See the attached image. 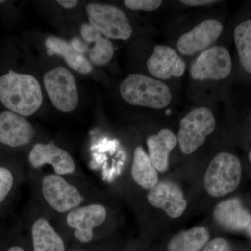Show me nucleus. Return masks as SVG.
<instances>
[{"instance_id": "1", "label": "nucleus", "mask_w": 251, "mask_h": 251, "mask_svg": "<svg viewBox=\"0 0 251 251\" xmlns=\"http://www.w3.org/2000/svg\"><path fill=\"white\" fill-rule=\"evenodd\" d=\"M0 101L10 111L30 116L42 104L40 84L32 75L9 70L0 77Z\"/></svg>"}, {"instance_id": "2", "label": "nucleus", "mask_w": 251, "mask_h": 251, "mask_svg": "<svg viewBox=\"0 0 251 251\" xmlns=\"http://www.w3.org/2000/svg\"><path fill=\"white\" fill-rule=\"evenodd\" d=\"M120 93L126 103L153 109L166 108L172 100L169 87L142 74H130L122 81Z\"/></svg>"}, {"instance_id": "3", "label": "nucleus", "mask_w": 251, "mask_h": 251, "mask_svg": "<svg viewBox=\"0 0 251 251\" xmlns=\"http://www.w3.org/2000/svg\"><path fill=\"white\" fill-rule=\"evenodd\" d=\"M242 179V166L232 153H220L209 165L204 175L206 192L213 197H222L237 189Z\"/></svg>"}, {"instance_id": "4", "label": "nucleus", "mask_w": 251, "mask_h": 251, "mask_svg": "<svg viewBox=\"0 0 251 251\" xmlns=\"http://www.w3.org/2000/svg\"><path fill=\"white\" fill-rule=\"evenodd\" d=\"M215 128V118L209 109L202 107L190 112L180 122L177 140L181 151L185 154L194 152Z\"/></svg>"}, {"instance_id": "5", "label": "nucleus", "mask_w": 251, "mask_h": 251, "mask_svg": "<svg viewBox=\"0 0 251 251\" xmlns=\"http://www.w3.org/2000/svg\"><path fill=\"white\" fill-rule=\"evenodd\" d=\"M86 12L91 25L107 39L127 40L131 36L133 29L126 15L116 6L92 3Z\"/></svg>"}, {"instance_id": "6", "label": "nucleus", "mask_w": 251, "mask_h": 251, "mask_svg": "<svg viewBox=\"0 0 251 251\" xmlns=\"http://www.w3.org/2000/svg\"><path fill=\"white\" fill-rule=\"evenodd\" d=\"M44 82L50 100L57 110L70 112L77 108L78 90L70 71L63 67L52 69L44 75Z\"/></svg>"}, {"instance_id": "7", "label": "nucleus", "mask_w": 251, "mask_h": 251, "mask_svg": "<svg viewBox=\"0 0 251 251\" xmlns=\"http://www.w3.org/2000/svg\"><path fill=\"white\" fill-rule=\"evenodd\" d=\"M41 192L47 204L61 214L74 210L84 201L83 196L75 186L56 174L44 176L41 181Z\"/></svg>"}, {"instance_id": "8", "label": "nucleus", "mask_w": 251, "mask_h": 251, "mask_svg": "<svg viewBox=\"0 0 251 251\" xmlns=\"http://www.w3.org/2000/svg\"><path fill=\"white\" fill-rule=\"evenodd\" d=\"M232 70V60L228 50L215 46L203 52L193 63L191 75L196 80H224Z\"/></svg>"}, {"instance_id": "9", "label": "nucleus", "mask_w": 251, "mask_h": 251, "mask_svg": "<svg viewBox=\"0 0 251 251\" xmlns=\"http://www.w3.org/2000/svg\"><path fill=\"white\" fill-rule=\"evenodd\" d=\"M106 216V209L102 204H87L69 211L67 224L74 229V235L79 242L88 243L93 239L94 229L105 222Z\"/></svg>"}, {"instance_id": "10", "label": "nucleus", "mask_w": 251, "mask_h": 251, "mask_svg": "<svg viewBox=\"0 0 251 251\" xmlns=\"http://www.w3.org/2000/svg\"><path fill=\"white\" fill-rule=\"evenodd\" d=\"M28 160L35 169L50 165L53 168L54 174L60 176L72 175L76 169L70 153L53 143L36 144L29 153Z\"/></svg>"}, {"instance_id": "11", "label": "nucleus", "mask_w": 251, "mask_h": 251, "mask_svg": "<svg viewBox=\"0 0 251 251\" xmlns=\"http://www.w3.org/2000/svg\"><path fill=\"white\" fill-rule=\"evenodd\" d=\"M223 30V25L217 20H205L179 38L177 49L184 55H193L214 44Z\"/></svg>"}, {"instance_id": "12", "label": "nucleus", "mask_w": 251, "mask_h": 251, "mask_svg": "<svg viewBox=\"0 0 251 251\" xmlns=\"http://www.w3.org/2000/svg\"><path fill=\"white\" fill-rule=\"evenodd\" d=\"M148 200L151 205L163 209L173 219L182 215L187 206L181 188L171 181L158 183L149 191Z\"/></svg>"}, {"instance_id": "13", "label": "nucleus", "mask_w": 251, "mask_h": 251, "mask_svg": "<svg viewBox=\"0 0 251 251\" xmlns=\"http://www.w3.org/2000/svg\"><path fill=\"white\" fill-rule=\"evenodd\" d=\"M34 128L24 117L14 112L0 113V143L11 148L24 146L30 143Z\"/></svg>"}, {"instance_id": "14", "label": "nucleus", "mask_w": 251, "mask_h": 251, "mask_svg": "<svg viewBox=\"0 0 251 251\" xmlns=\"http://www.w3.org/2000/svg\"><path fill=\"white\" fill-rule=\"evenodd\" d=\"M147 67L153 76L168 80L172 77H181L186 70V63L172 48L158 45L148 59Z\"/></svg>"}, {"instance_id": "15", "label": "nucleus", "mask_w": 251, "mask_h": 251, "mask_svg": "<svg viewBox=\"0 0 251 251\" xmlns=\"http://www.w3.org/2000/svg\"><path fill=\"white\" fill-rule=\"evenodd\" d=\"M218 224L231 230H242L251 224V215L239 200H227L220 202L214 210Z\"/></svg>"}, {"instance_id": "16", "label": "nucleus", "mask_w": 251, "mask_h": 251, "mask_svg": "<svg viewBox=\"0 0 251 251\" xmlns=\"http://www.w3.org/2000/svg\"><path fill=\"white\" fill-rule=\"evenodd\" d=\"M80 34L85 44L92 45L87 52L92 64L103 66L110 62L114 55V48L108 39L102 35L90 23L82 25Z\"/></svg>"}, {"instance_id": "17", "label": "nucleus", "mask_w": 251, "mask_h": 251, "mask_svg": "<svg viewBox=\"0 0 251 251\" xmlns=\"http://www.w3.org/2000/svg\"><path fill=\"white\" fill-rule=\"evenodd\" d=\"M47 54L49 56L59 55L63 57L74 70L87 74L92 72V67L83 54L77 52L73 47L71 42L57 37L49 36L45 42Z\"/></svg>"}, {"instance_id": "18", "label": "nucleus", "mask_w": 251, "mask_h": 251, "mask_svg": "<svg viewBox=\"0 0 251 251\" xmlns=\"http://www.w3.org/2000/svg\"><path fill=\"white\" fill-rule=\"evenodd\" d=\"M177 138L171 130H161L157 135L147 140L149 157L158 171H166L168 167L169 155L177 144Z\"/></svg>"}, {"instance_id": "19", "label": "nucleus", "mask_w": 251, "mask_h": 251, "mask_svg": "<svg viewBox=\"0 0 251 251\" xmlns=\"http://www.w3.org/2000/svg\"><path fill=\"white\" fill-rule=\"evenodd\" d=\"M34 251H65L62 238L45 218H39L31 226Z\"/></svg>"}, {"instance_id": "20", "label": "nucleus", "mask_w": 251, "mask_h": 251, "mask_svg": "<svg viewBox=\"0 0 251 251\" xmlns=\"http://www.w3.org/2000/svg\"><path fill=\"white\" fill-rule=\"evenodd\" d=\"M131 175L135 182L144 189H151L158 183L156 169L141 147L135 150Z\"/></svg>"}, {"instance_id": "21", "label": "nucleus", "mask_w": 251, "mask_h": 251, "mask_svg": "<svg viewBox=\"0 0 251 251\" xmlns=\"http://www.w3.org/2000/svg\"><path fill=\"white\" fill-rule=\"evenodd\" d=\"M209 237L205 227H193L175 235L168 244V251H201Z\"/></svg>"}, {"instance_id": "22", "label": "nucleus", "mask_w": 251, "mask_h": 251, "mask_svg": "<svg viewBox=\"0 0 251 251\" xmlns=\"http://www.w3.org/2000/svg\"><path fill=\"white\" fill-rule=\"evenodd\" d=\"M234 36L241 64L248 73L251 74V20L237 25Z\"/></svg>"}, {"instance_id": "23", "label": "nucleus", "mask_w": 251, "mask_h": 251, "mask_svg": "<svg viewBox=\"0 0 251 251\" xmlns=\"http://www.w3.org/2000/svg\"><path fill=\"white\" fill-rule=\"evenodd\" d=\"M14 185V176L7 168L0 166V204L4 201Z\"/></svg>"}, {"instance_id": "24", "label": "nucleus", "mask_w": 251, "mask_h": 251, "mask_svg": "<svg viewBox=\"0 0 251 251\" xmlns=\"http://www.w3.org/2000/svg\"><path fill=\"white\" fill-rule=\"evenodd\" d=\"M125 6L129 9L152 11L158 9L163 1L161 0H125Z\"/></svg>"}, {"instance_id": "25", "label": "nucleus", "mask_w": 251, "mask_h": 251, "mask_svg": "<svg viewBox=\"0 0 251 251\" xmlns=\"http://www.w3.org/2000/svg\"><path fill=\"white\" fill-rule=\"evenodd\" d=\"M201 251H231V249L226 239L216 238L208 242Z\"/></svg>"}, {"instance_id": "26", "label": "nucleus", "mask_w": 251, "mask_h": 251, "mask_svg": "<svg viewBox=\"0 0 251 251\" xmlns=\"http://www.w3.org/2000/svg\"><path fill=\"white\" fill-rule=\"evenodd\" d=\"M71 44H72L73 47L80 53L84 54L88 51L87 44L83 41H81L78 38H74L71 41Z\"/></svg>"}, {"instance_id": "27", "label": "nucleus", "mask_w": 251, "mask_h": 251, "mask_svg": "<svg viewBox=\"0 0 251 251\" xmlns=\"http://www.w3.org/2000/svg\"><path fill=\"white\" fill-rule=\"evenodd\" d=\"M180 2L185 5H188V6H198L214 4V3L219 2V1H214V0H182V1H180Z\"/></svg>"}, {"instance_id": "28", "label": "nucleus", "mask_w": 251, "mask_h": 251, "mask_svg": "<svg viewBox=\"0 0 251 251\" xmlns=\"http://www.w3.org/2000/svg\"><path fill=\"white\" fill-rule=\"evenodd\" d=\"M57 2L65 9H72L78 4L77 0H59Z\"/></svg>"}, {"instance_id": "29", "label": "nucleus", "mask_w": 251, "mask_h": 251, "mask_svg": "<svg viewBox=\"0 0 251 251\" xmlns=\"http://www.w3.org/2000/svg\"><path fill=\"white\" fill-rule=\"evenodd\" d=\"M8 251H25L23 250L22 248L19 247H12L11 248H10L9 250Z\"/></svg>"}, {"instance_id": "30", "label": "nucleus", "mask_w": 251, "mask_h": 251, "mask_svg": "<svg viewBox=\"0 0 251 251\" xmlns=\"http://www.w3.org/2000/svg\"><path fill=\"white\" fill-rule=\"evenodd\" d=\"M248 229H249V234H250L251 236V224L250 225V226H249V227H248Z\"/></svg>"}, {"instance_id": "31", "label": "nucleus", "mask_w": 251, "mask_h": 251, "mask_svg": "<svg viewBox=\"0 0 251 251\" xmlns=\"http://www.w3.org/2000/svg\"><path fill=\"white\" fill-rule=\"evenodd\" d=\"M249 161H250L251 163V151H250V153H249Z\"/></svg>"}, {"instance_id": "32", "label": "nucleus", "mask_w": 251, "mask_h": 251, "mask_svg": "<svg viewBox=\"0 0 251 251\" xmlns=\"http://www.w3.org/2000/svg\"><path fill=\"white\" fill-rule=\"evenodd\" d=\"M4 1H3V0H2V1H0V3L4 2Z\"/></svg>"}, {"instance_id": "33", "label": "nucleus", "mask_w": 251, "mask_h": 251, "mask_svg": "<svg viewBox=\"0 0 251 251\" xmlns=\"http://www.w3.org/2000/svg\"></svg>"}]
</instances>
